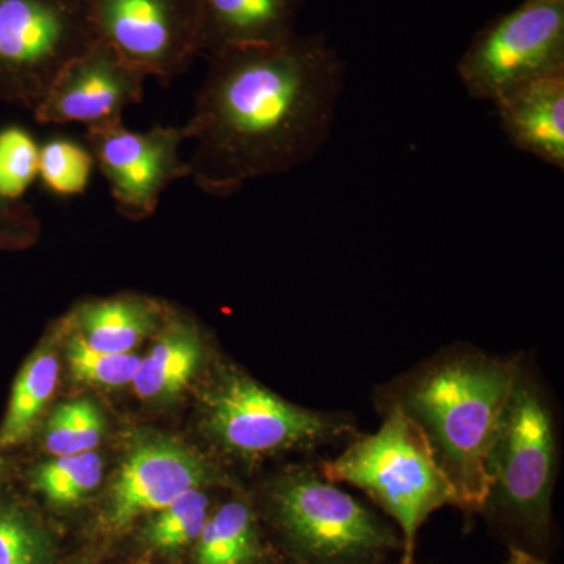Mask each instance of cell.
Instances as JSON below:
<instances>
[{
    "label": "cell",
    "instance_id": "cell-26",
    "mask_svg": "<svg viewBox=\"0 0 564 564\" xmlns=\"http://www.w3.org/2000/svg\"><path fill=\"white\" fill-rule=\"evenodd\" d=\"M39 231V221L24 202H9L0 196V245L28 243Z\"/></svg>",
    "mask_w": 564,
    "mask_h": 564
},
{
    "label": "cell",
    "instance_id": "cell-24",
    "mask_svg": "<svg viewBox=\"0 0 564 564\" xmlns=\"http://www.w3.org/2000/svg\"><path fill=\"white\" fill-rule=\"evenodd\" d=\"M70 375L82 383L118 388L132 383L139 367L140 356L135 352L96 351L70 336L68 344Z\"/></svg>",
    "mask_w": 564,
    "mask_h": 564
},
{
    "label": "cell",
    "instance_id": "cell-12",
    "mask_svg": "<svg viewBox=\"0 0 564 564\" xmlns=\"http://www.w3.org/2000/svg\"><path fill=\"white\" fill-rule=\"evenodd\" d=\"M209 480V466L195 452L172 441H143L126 456L111 485L110 524L121 529L141 514L158 513Z\"/></svg>",
    "mask_w": 564,
    "mask_h": 564
},
{
    "label": "cell",
    "instance_id": "cell-2",
    "mask_svg": "<svg viewBox=\"0 0 564 564\" xmlns=\"http://www.w3.org/2000/svg\"><path fill=\"white\" fill-rule=\"evenodd\" d=\"M521 359L456 344L377 392L378 411L399 408L421 430L466 518L484 507L489 455Z\"/></svg>",
    "mask_w": 564,
    "mask_h": 564
},
{
    "label": "cell",
    "instance_id": "cell-6",
    "mask_svg": "<svg viewBox=\"0 0 564 564\" xmlns=\"http://www.w3.org/2000/svg\"><path fill=\"white\" fill-rule=\"evenodd\" d=\"M203 402L210 440L245 463L321 452L361 433L352 415L299 406L237 369L221 370Z\"/></svg>",
    "mask_w": 564,
    "mask_h": 564
},
{
    "label": "cell",
    "instance_id": "cell-16",
    "mask_svg": "<svg viewBox=\"0 0 564 564\" xmlns=\"http://www.w3.org/2000/svg\"><path fill=\"white\" fill-rule=\"evenodd\" d=\"M161 310L151 300L120 295L84 303L73 315V336L88 348L133 352L159 325Z\"/></svg>",
    "mask_w": 564,
    "mask_h": 564
},
{
    "label": "cell",
    "instance_id": "cell-29",
    "mask_svg": "<svg viewBox=\"0 0 564 564\" xmlns=\"http://www.w3.org/2000/svg\"><path fill=\"white\" fill-rule=\"evenodd\" d=\"M395 564H400V563H395ZM419 564V563H417Z\"/></svg>",
    "mask_w": 564,
    "mask_h": 564
},
{
    "label": "cell",
    "instance_id": "cell-27",
    "mask_svg": "<svg viewBox=\"0 0 564 564\" xmlns=\"http://www.w3.org/2000/svg\"><path fill=\"white\" fill-rule=\"evenodd\" d=\"M503 564H551L543 556L530 554L522 549L508 547V558Z\"/></svg>",
    "mask_w": 564,
    "mask_h": 564
},
{
    "label": "cell",
    "instance_id": "cell-3",
    "mask_svg": "<svg viewBox=\"0 0 564 564\" xmlns=\"http://www.w3.org/2000/svg\"><path fill=\"white\" fill-rule=\"evenodd\" d=\"M556 474L558 425L554 404L533 362L522 355L489 455L488 494L478 516L508 547L545 558L554 541Z\"/></svg>",
    "mask_w": 564,
    "mask_h": 564
},
{
    "label": "cell",
    "instance_id": "cell-4",
    "mask_svg": "<svg viewBox=\"0 0 564 564\" xmlns=\"http://www.w3.org/2000/svg\"><path fill=\"white\" fill-rule=\"evenodd\" d=\"M380 414L377 432L356 434L339 455L318 459V469L326 480L366 494L402 534L397 563L417 564L415 545L426 519L441 508L459 510V500L415 423L395 406Z\"/></svg>",
    "mask_w": 564,
    "mask_h": 564
},
{
    "label": "cell",
    "instance_id": "cell-15",
    "mask_svg": "<svg viewBox=\"0 0 564 564\" xmlns=\"http://www.w3.org/2000/svg\"><path fill=\"white\" fill-rule=\"evenodd\" d=\"M206 344L192 322H166L150 352L140 358L132 388L140 399L169 400L184 391L198 373Z\"/></svg>",
    "mask_w": 564,
    "mask_h": 564
},
{
    "label": "cell",
    "instance_id": "cell-8",
    "mask_svg": "<svg viewBox=\"0 0 564 564\" xmlns=\"http://www.w3.org/2000/svg\"><path fill=\"white\" fill-rule=\"evenodd\" d=\"M558 69H564V3L544 0H524L494 18L456 65L469 96L492 104Z\"/></svg>",
    "mask_w": 564,
    "mask_h": 564
},
{
    "label": "cell",
    "instance_id": "cell-1",
    "mask_svg": "<svg viewBox=\"0 0 564 564\" xmlns=\"http://www.w3.org/2000/svg\"><path fill=\"white\" fill-rule=\"evenodd\" d=\"M191 121L188 177L226 198L247 182L299 169L332 133L345 63L325 35L210 55Z\"/></svg>",
    "mask_w": 564,
    "mask_h": 564
},
{
    "label": "cell",
    "instance_id": "cell-17",
    "mask_svg": "<svg viewBox=\"0 0 564 564\" xmlns=\"http://www.w3.org/2000/svg\"><path fill=\"white\" fill-rule=\"evenodd\" d=\"M265 558L258 511L232 497L212 511L196 540L195 564H262Z\"/></svg>",
    "mask_w": 564,
    "mask_h": 564
},
{
    "label": "cell",
    "instance_id": "cell-13",
    "mask_svg": "<svg viewBox=\"0 0 564 564\" xmlns=\"http://www.w3.org/2000/svg\"><path fill=\"white\" fill-rule=\"evenodd\" d=\"M494 107L513 147L564 169V69L522 85Z\"/></svg>",
    "mask_w": 564,
    "mask_h": 564
},
{
    "label": "cell",
    "instance_id": "cell-23",
    "mask_svg": "<svg viewBox=\"0 0 564 564\" xmlns=\"http://www.w3.org/2000/svg\"><path fill=\"white\" fill-rule=\"evenodd\" d=\"M40 147L28 131L18 126L0 131V196L22 202L39 177Z\"/></svg>",
    "mask_w": 564,
    "mask_h": 564
},
{
    "label": "cell",
    "instance_id": "cell-20",
    "mask_svg": "<svg viewBox=\"0 0 564 564\" xmlns=\"http://www.w3.org/2000/svg\"><path fill=\"white\" fill-rule=\"evenodd\" d=\"M104 417L93 400L79 399L63 403L46 423L44 445L52 456L85 454L101 443Z\"/></svg>",
    "mask_w": 564,
    "mask_h": 564
},
{
    "label": "cell",
    "instance_id": "cell-11",
    "mask_svg": "<svg viewBox=\"0 0 564 564\" xmlns=\"http://www.w3.org/2000/svg\"><path fill=\"white\" fill-rule=\"evenodd\" d=\"M148 76L101 41L69 63L51 85L33 115L40 124L87 128L121 121L122 113L143 99Z\"/></svg>",
    "mask_w": 564,
    "mask_h": 564
},
{
    "label": "cell",
    "instance_id": "cell-28",
    "mask_svg": "<svg viewBox=\"0 0 564 564\" xmlns=\"http://www.w3.org/2000/svg\"><path fill=\"white\" fill-rule=\"evenodd\" d=\"M544 2H558V3H564V0H544Z\"/></svg>",
    "mask_w": 564,
    "mask_h": 564
},
{
    "label": "cell",
    "instance_id": "cell-14",
    "mask_svg": "<svg viewBox=\"0 0 564 564\" xmlns=\"http://www.w3.org/2000/svg\"><path fill=\"white\" fill-rule=\"evenodd\" d=\"M307 0H202V55L270 46L295 35Z\"/></svg>",
    "mask_w": 564,
    "mask_h": 564
},
{
    "label": "cell",
    "instance_id": "cell-21",
    "mask_svg": "<svg viewBox=\"0 0 564 564\" xmlns=\"http://www.w3.org/2000/svg\"><path fill=\"white\" fill-rule=\"evenodd\" d=\"M210 513L207 492L203 488L192 489L155 513L148 527V541L161 551H176L196 543Z\"/></svg>",
    "mask_w": 564,
    "mask_h": 564
},
{
    "label": "cell",
    "instance_id": "cell-22",
    "mask_svg": "<svg viewBox=\"0 0 564 564\" xmlns=\"http://www.w3.org/2000/svg\"><path fill=\"white\" fill-rule=\"evenodd\" d=\"M93 166L91 152L74 141L52 139L40 147L39 177L55 195L74 196L87 191Z\"/></svg>",
    "mask_w": 564,
    "mask_h": 564
},
{
    "label": "cell",
    "instance_id": "cell-7",
    "mask_svg": "<svg viewBox=\"0 0 564 564\" xmlns=\"http://www.w3.org/2000/svg\"><path fill=\"white\" fill-rule=\"evenodd\" d=\"M96 41L80 0H0V102L35 110Z\"/></svg>",
    "mask_w": 564,
    "mask_h": 564
},
{
    "label": "cell",
    "instance_id": "cell-5",
    "mask_svg": "<svg viewBox=\"0 0 564 564\" xmlns=\"http://www.w3.org/2000/svg\"><path fill=\"white\" fill-rule=\"evenodd\" d=\"M265 503L291 564H395L402 556L391 519L326 480L318 459L281 474Z\"/></svg>",
    "mask_w": 564,
    "mask_h": 564
},
{
    "label": "cell",
    "instance_id": "cell-18",
    "mask_svg": "<svg viewBox=\"0 0 564 564\" xmlns=\"http://www.w3.org/2000/svg\"><path fill=\"white\" fill-rule=\"evenodd\" d=\"M58 367L54 352L43 348L22 367L11 389L9 408L0 423V452L28 441L41 413L57 388Z\"/></svg>",
    "mask_w": 564,
    "mask_h": 564
},
{
    "label": "cell",
    "instance_id": "cell-10",
    "mask_svg": "<svg viewBox=\"0 0 564 564\" xmlns=\"http://www.w3.org/2000/svg\"><path fill=\"white\" fill-rule=\"evenodd\" d=\"M187 140L185 126L133 132L121 120L87 128L93 159L109 182L118 212L131 220L155 214L163 192L188 177V162L181 158Z\"/></svg>",
    "mask_w": 564,
    "mask_h": 564
},
{
    "label": "cell",
    "instance_id": "cell-25",
    "mask_svg": "<svg viewBox=\"0 0 564 564\" xmlns=\"http://www.w3.org/2000/svg\"><path fill=\"white\" fill-rule=\"evenodd\" d=\"M40 541L18 511L0 510V564H36Z\"/></svg>",
    "mask_w": 564,
    "mask_h": 564
},
{
    "label": "cell",
    "instance_id": "cell-19",
    "mask_svg": "<svg viewBox=\"0 0 564 564\" xmlns=\"http://www.w3.org/2000/svg\"><path fill=\"white\" fill-rule=\"evenodd\" d=\"M102 466L95 451L54 456L36 469L33 484L52 503H77L101 484Z\"/></svg>",
    "mask_w": 564,
    "mask_h": 564
},
{
    "label": "cell",
    "instance_id": "cell-9",
    "mask_svg": "<svg viewBox=\"0 0 564 564\" xmlns=\"http://www.w3.org/2000/svg\"><path fill=\"white\" fill-rule=\"evenodd\" d=\"M96 40L170 84L202 55V0H80Z\"/></svg>",
    "mask_w": 564,
    "mask_h": 564
}]
</instances>
